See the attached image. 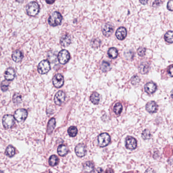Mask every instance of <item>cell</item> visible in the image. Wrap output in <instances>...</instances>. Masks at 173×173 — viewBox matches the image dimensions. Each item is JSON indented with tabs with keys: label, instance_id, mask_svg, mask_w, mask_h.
<instances>
[{
	"label": "cell",
	"instance_id": "cell-39",
	"mask_svg": "<svg viewBox=\"0 0 173 173\" xmlns=\"http://www.w3.org/2000/svg\"><path fill=\"white\" fill-rule=\"evenodd\" d=\"M145 173H156L155 171H154V170L152 169L151 168H149L146 171Z\"/></svg>",
	"mask_w": 173,
	"mask_h": 173
},
{
	"label": "cell",
	"instance_id": "cell-25",
	"mask_svg": "<svg viewBox=\"0 0 173 173\" xmlns=\"http://www.w3.org/2000/svg\"><path fill=\"white\" fill-rule=\"evenodd\" d=\"M5 154L6 156H8L9 157H12L13 156H14V154H15V149L14 147L11 145L8 146L6 148Z\"/></svg>",
	"mask_w": 173,
	"mask_h": 173
},
{
	"label": "cell",
	"instance_id": "cell-11",
	"mask_svg": "<svg viewBox=\"0 0 173 173\" xmlns=\"http://www.w3.org/2000/svg\"><path fill=\"white\" fill-rule=\"evenodd\" d=\"M75 153L77 156L82 157L86 153V148L85 146L82 144H79L75 147Z\"/></svg>",
	"mask_w": 173,
	"mask_h": 173
},
{
	"label": "cell",
	"instance_id": "cell-8",
	"mask_svg": "<svg viewBox=\"0 0 173 173\" xmlns=\"http://www.w3.org/2000/svg\"><path fill=\"white\" fill-rule=\"evenodd\" d=\"M53 84L57 88L61 87L64 83V79L63 75L61 74H57L52 79Z\"/></svg>",
	"mask_w": 173,
	"mask_h": 173
},
{
	"label": "cell",
	"instance_id": "cell-24",
	"mask_svg": "<svg viewBox=\"0 0 173 173\" xmlns=\"http://www.w3.org/2000/svg\"><path fill=\"white\" fill-rule=\"evenodd\" d=\"M91 102L93 103V104H98L100 100V96L99 95L98 93H94L91 95Z\"/></svg>",
	"mask_w": 173,
	"mask_h": 173
},
{
	"label": "cell",
	"instance_id": "cell-20",
	"mask_svg": "<svg viewBox=\"0 0 173 173\" xmlns=\"http://www.w3.org/2000/svg\"><path fill=\"white\" fill-rule=\"evenodd\" d=\"M57 152L59 156H65L67 155L68 152V149L67 146L65 145H61L57 148Z\"/></svg>",
	"mask_w": 173,
	"mask_h": 173
},
{
	"label": "cell",
	"instance_id": "cell-27",
	"mask_svg": "<svg viewBox=\"0 0 173 173\" xmlns=\"http://www.w3.org/2000/svg\"><path fill=\"white\" fill-rule=\"evenodd\" d=\"M59 159L57 156L55 155H53V156H51L49 158V165L51 166H55L57 165V163H59Z\"/></svg>",
	"mask_w": 173,
	"mask_h": 173
},
{
	"label": "cell",
	"instance_id": "cell-32",
	"mask_svg": "<svg viewBox=\"0 0 173 173\" xmlns=\"http://www.w3.org/2000/svg\"><path fill=\"white\" fill-rule=\"evenodd\" d=\"M110 68H111V66H110V63L107 61H103L101 66V70H102L103 72H106L107 71H109Z\"/></svg>",
	"mask_w": 173,
	"mask_h": 173
},
{
	"label": "cell",
	"instance_id": "cell-38",
	"mask_svg": "<svg viewBox=\"0 0 173 173\" xmlns=\"http://www.w3.org/2000/svg\"><path fill=\"white\" fill-rule=\"evenodd\" d=\"M168 73H169V74L170 76L171 77H173V75H172V74H173V66H172V65L171 66V67H170L169 69V70H168Z\"/></svg>",
	"mask_w": 173,
	"mask_h": 173
},
{
	"label": "cell",
	"instance_id": "cell-18",
	"mask_svg": "<svg viewBox=\"0 0 173 173\" xmlns=\"http://www.w3.org/2000/svg\"><path fill=\"white\" fill-rule=\"evenodd\" d=\"M60 43L63 46H68L71 43V38L68 35L63 36L60 39Z\"/></svg>",
	"mask_w": 173,
	"mask_h": 173
},
{
	"label": "cell",
	"instance_id": "cell-40",
	"mask_svg": "<svg viewBox=\"0 0 173 173\" xmlns=\"http://www.w3.org/2000/svg\"><path fill=\"white\" fill-rule=\"evenodd\" d=\"M159 2H160L159 1H154V2H153V3L152 6H153L154 7H156V6H158L159 4H158V3H159Z\"/></svg>",
	"mask_w": 173,
	"mask_h": 173
},
{
	"label": "cell",
	"instance_id": "cell-29",
	"mask_svg": "<svg viewBox=\"0 0 173 173\" xmlns=\"http://www.w3.org/2000/svg\"><path fill=\"white\" fill-rule=\"evenodd\" d=\"M77 128H76L75 126H72L69 128V129L68 130V133L69 134V136L71 137H74L75 136L77 135Z\"/></svg>",
	"mask_w": 173,
	"mask_h": 173
},
{
	"label": "cell",
	"instance_id": "cell-16",
	"mask_svg": "<svg viewBox=\"0 0 173 173\" xmlns=\"http://www.w3.org/2000/svg\"><path fill=\"white\" fill-rule=\"evenodd\" d=\"M24 57V54L20 50L14 51L12 54V59L16 63H19L22 61Z\"/></svg>",
	"mask_w": 173,
	"mask_h": 173
},
{
	"label": "cell",
	"instance_id": "cell-4",
	"mask_svg": "<svg viewBox=\"0 0 173 173\" xmlns=\"http://www.w3.org/2000/svg\"><path fill=\"white\" fill-rule=\"evenodd\" d=\"M3 126L6 128H10L15 124V118L11 115H5L2 119Z\"/></svg>",
	"mask_w": 173,
	"mask_h": 173
},
{
	"label": "cell",
	"instance_id": "cell-1",
	"mask_svg": "<svg viewBox=\"0 0 173 173\" xmlns=\"http://www.w3.org/2000/svg\"><path fill=\"white\" fill-rule=\"evenodd\" d=\"M63 16L59 12L55 11L52 13L48 19V23L52 27H56L61 24Z\"/></svg>",
	"mask_w": 173,
	"mask_h": 173
},
{
	"label": "cell",
	"instance_id": "cell-34",
	"mask_svg": "<svg viewBox=\"0 0 173 173\" xmlns=\"http://www.w3.org/2000/svg\"><path fill=\"white\" fill-rule=\"evenodd\" d=\"M100 40L98 39H94L91 40V46L94 48H97L99 47L100 45Z\"/></svg>",
	"mask_w": 173,
	"mask_h": 173
},
{
	"label": "cell",
	"instance_id": "cell-6",
	"mask_svg": "<svg viewBox=\"0 0 173 173\" xmlns=\"http://www.w3.org/2000/svg\"><path fill=\"white\" fill-rule=\"evenodd\" d=\"M57 59L60 63L62 65H65L70 59V54L67 50H61L59 53Z\"/></svg>",
	"mask_w": 173,
	"mask_h": 173
},
{
	"label": "cell",
	"instance_id": "cell-2",
	"mask_svg": "<svg viewBox=\"0 0 173 173\" xmlns=\"http://www.w3.org/2000/svg\"><path fill=\"white\" fill-rule=\"evenodd\" d=\"M40 11V6L38 3L36 2H30L26 6V11L28 15L31 16L37 15Z\"/></svg>",
	"mask_w": 173,
	"mask_h": 173
},
{
	"label": "cell",
	"instance_id": "cell-22",
	"mask_svg": "<svg viewBox=\"0 0 173 173\" xmlns=\"http://www.w3.org/2000/svg\"><path fill=\"white\" fill-rule=\"evenodd\" d=\"M55 125H56V121H55V118H51V119L49 120L48 126H47L48 134H51L52 133L55 128Z\"/></svg>",
	"mask_w": 173,
	"mask_h": 173
},
{
	"label": "cell",
	"instance_id": "cell-5",
	"mask_svg": "<svg viewBox=\"0 0 173 173\" xmlns=\"http://www.w3.org/2000/svg\"><path fill=\"white\" fill-rule=\"evenodd\" d=\"M28 116V112L26 109H20L16 110L14 113V117L18 122H22L26 120Z\"/></svg>",
	"mask_w": 173,
	"mask_h": 173
},
{
	"label": "cell",
	"instance_id": "cell-44",
	"mask_svg": "<svg viewBox=\"0 0 173 173\" xmlns=\"http://www.w3.org/2000/svg\"><path fill=\"white\" fill-rule=\"evenodd\" d=\"M0 173H3V172L0 171Z\"/></svg>",
	"mask_w": 173,
	"mask_h": 173
},
{
	"label": "cell",
	"instance_id": "cell-43",
	"mask_svg": "<svg viewBox=\"0 0 173 173\" xmlns=\"http://www.w3.org/2000/svg\"><path fill=\"white\" fill-rule=\"evenodd\" d=\"M54 2V1H46V3L48 4H52Z\"/></svg>",
	"mask_w": 173,
	"mask_h": 173
},
{
	"label": "cell",
	"instance_id": "cell-42",
	"mask_svg": "<svg viewBox=\"0 0 173 173\" xmlns=\"http://www.w3.org/2000/svg\"><path fill=\"white\" fill-rule=\"evenodd\" d=\"M140 3H142V4H143V5H145L146 3H147L148 1H140Z\"/></svg>",
	"mask_w": 173,
	"mask_h": 173
},
{
	"label": "cell",
	"instance_id": "cell-15",
	"mask_svg": "<svg viewBox=\"0 0 173 173\" xmlns=\"http://www.w3.org/2000/svg\"><path fill=\"white\" fill-rule=\"evenodd\" d=\"M4 77L6 80L11 81L15 77V71L12 68H9L6 70L4 74Z\"/></svg>",
	"mask_w": 173,
	"mask_h": 173
},
{
	"label": "cell",
	"instance_id": "cell-17",
	"mask_svg": "<svg viewBox=\"0 0 173 173\" xmlns=\"http://www.w3.org/2000/svg\"><path fill=\"white\" fill-rule=\"evenodd\" d=\"M146 109L150 113H155L157 110V104L154 101H150L146 104Z\"/></svg>",
	"mask_w": 173,
	"mask_h": 173
},
{
	"label": "cell",
	"instance_id": "cell-35",
	"mask_svg": "<svg viewBox=\"0 0 173 173\" xmlns=\"http://www.w3.org/2000/svg\"><path fill=\"white\" fill-rule=\"evenodd\" d=\"M140 79L138 76H134L131 79V83L133 85H136L138 84L140 82Z\"/></svg>",
	"mask_w": 173,
	"mask_h": 173
},
{
	"label": "cell",
	"instance_id": "cell-28",
	"mask_svg": "<svg viewBox=\"0 0 173 173\" xmlns=\"http://www.w3.org/2000/svg\"><path fill=\"white\" fill-rule=\"evenodd\" d=\"M122 105L121 104L119 103H117L115 105L114 108H113V111L114 113L117 115H119L121 114V113L122 112Z\"/></svg>",
	"mask_w": 173,
	"mask_h": 173
},
{
	"label": "cell",
	"instance_id": "cell-7",
	"mask_svg": "<svg viewBox=\"0 0 173 173\" xmlns=\"http://www.w3.org/2000/svg\"><path fill=\"white\" fill-rule=\"evenodd\" d=\"M111 138L109 135L107 133H102L98 136V145L104 147L108 145L110 142Z\"/></svg>",
	"mask_w": 173,
	"mask_h": 173
},
{
	"label": "cell",
	"instance_id": "cell-23",
	"mask_svg": "<svg viewBox=\"0 0 173 173\" xmlns=\"http://www.w3.org/2000/svg\"><path fill=\"white\" fill-rule=\"evenodd\" d=\"M118 54V50L115 48H110L108 51V55L110 59H115L117 57Z\"/></svg>",
	"mask_w": 173,
	"mask_h": 173
},
{
	"label": "cell",
	"instance_id": "cell-21",
	"mask_svg": "<svg viewBox=\"0 0 173 173\" xmlns=\"http://www.w3.org/2000/svg\"><path fill=\"white\" fill-rule=\"evenodd\" d=\"M94 169V166L91 161H87L83 165V171L85 173H91Z\"/></svg>",
	"mask_w": 173,
	"mask_h": 173
},
{
	"label": "cell",
	"instance_id": "cell-12",
	"mask_svg": "<svg viewBox=\"0 0 173 173\" xmlns=\"http://www.w3.org/2000/svg\"><path fill=\"white\" fill-rule=\"evenodd\" d=\"M114 31V26L110 23L105 24L103 28L102 31L103 35L107 37H108L111 35Z\"/></svg>",
	"mask_w": 173,
	"mask_h": 173
},
{
	"label": "cell",
	"instance_id": "cell-33",
	"mask_svg": "<svg viewBox=\"0 0 173 173\" xmlns=\"http://www.w3.org/2000/svg\"><path fill=\"white\" fill-rule=\"evenodd\" d=\"M9 86V81L5 80L3 81L1 83V89L3 91H8Z\"/></svg>",
	"mask_w": 173,
	"mask_h": 173
},
{
	"label": "cell",
	"instance_id": "cell-31",
	"mask_svg": "<svg viewBox=\"0 0 173 173\" xmlns=\"http://www.w3.org/2000/svg\"><path fill=\"white\" fill-rule=\"evenodd\" d=\"M142 138L144 140H149L151 138V134L150 132V130L148 129L144 130L142 133Z\"/></svg>",
	"mask_w": 173,
	"mask_h": 173
},
{
	"label": "cell",
	"instance_id": "cell-36",
	"mask_svg": "<svg viewBox=\"0 0 173 173\" xmlns=\"http://www.w3.org/2000/svg\"><path fill=\"white\" fill-rule=\"evenodd\" d=\"M146 49L143 47H140L138 50V55L143 57L145 54Z\"/></svg>",
	"mask_w": 173,
	"mask_h": 173
},
{
	"label": "cell",
	"instance_id": "cell-10",
	"mask_svg": "<svg viewBox=\"0 0 173 173\" xmlns=\"http://www.w3.org/2000/svg\"><path fill=\"white\" fill-rule=\"evenodd\" d=\"M126 147L129 149H135L137 146V141L133 137L128 136L126 139Z\"/></svg>",
	"mask_w": 173,
	"mask_h": 173
},
{
	"label": "cell",
	"instance_id": "cell-3",
	"mask_svg": "<svg viewBox=\"0 0 173 173\" xmlns=\"http://www.w3.org/2000/svg\"><path fill=\"white\" fill-rule=\"evenodd\" d=\"M51 69L50 63L48 60H43L38 66V71L40 74L48 73Z\"/></svg>",
	"mask_w": 173,
	"mask_h": 173
},
{
	"label": "cell",
	"instance_id": "cell-13",
	"mask_svg": "<svg viewBox=\"0 0 173 173\" xmlns=\"http://www.w3.org/2000/svg\"><path fill=\"white\" fill-rule=\"evenodd\" d=\"M144 89L146 93L148 94H151L156 92L157 89V86L154 83L150 82L146 84Z\"/></svg>",
	"mask_w": 173,
	"mask_h": 173
},
{
	"label": "cell",
	"instance_id": "cell-37",
	"mask_svg": "<svg viewBox=\"0 0 173 173\" xmlns=\"http://www.w3.org/2000/svg\"><path fill=\"white\" fill-rule=\"evenodd\" d=\"M167 8L169 10L172 11L173 8V1H170L167 3Z\"/></svg>",
	"mask_w": 173,
	"mask_h": 173
},
{
	"label": "cell",
	"instance_id": "cell-19",
	"mask_svg": "<svg viewBox=\"0 0 173 173\" xmlns=\"http://www.w3.org/2000/svg\"><path fill=\"white\" fill-rule=\"evenodd\" d=\"M149 70V64L147 62H143L140 64L139 70L142 74H147Z\"/></svg>",
	"mask_w": 173,
	"mask_h": 173
},
{
	"label": "cell",
	"instance_id": "cell-14",
	"mask_svg": "<svg viewBox=\"0 0 173 173\" xmlns=\"http://www.w3.org/2000/svg\"><path fill=\"white\" fill-rule=\"evenodd\" d=\"M116 37L119 40H123L126 38L127 35V31L124 27H120L118 28L115 33Z\"/></svg>",
	"mask_w": 173,
	"mask_h": 173
},
{
	"label": "cell",
	"instance_id": "cell-26",
	"mask_svg": "<svg viewBox=\"0 0 173 173\" xmlns=\"http://www.w3.org/2000/svg\"><path fill=\"white\" fill-rule=\"evenodd\" d=\"M164 38L165 41L167 43L170 44L173 43V31H167V33H165Z\"/></svg>",
	"mask_w": 173,
	"mask_h": 173
},
{
	"label": "cell",
	"instance_id": "cell-41",
	"mask_svg": "<svg viewBox=\"0 0 173 173\" xmlns=\"http://www.w3.org/2000/svg\"><path fill=\"white\" fill-rule=\"evenodd\" d=\"M95 173H104V172L102 169L98 168L95 172Z\"/></svg>",
	"mask_w": 173,
	"mask_h": 173
},
{
	"label": "cell",
	"instance_id": "cell-9",
	"mask_svg": "<svg viewBox=\"0 0 173 173\" xmlns=\"http://www.w3.org/2000/svg\"><path fill=\"white\" fill-rule=\"evenodd\" d=\"M66 99V94L63 91H59L54 96V100L55 104L57 105H61L65 102Z\"/></svg>",
	"mask_w": 173,
	"mask_h": 173
},
{
	"label": "cell",
	"instance_id": "cell-30",
	"mask_svg": "<svg viewBox=\"0 0 173 173\" xmlns=\"http://www.w3.org/2000/svg\"><path fill=\"white\" fill-rule=\"evenodd\" d=\"M12 100H13V102L14 103V104H20V103L22 102V96L19 93H14L13 96Z\"/></svg>",
	"mask_w": 173,
	"mask_h": 173
}]
</instances>
